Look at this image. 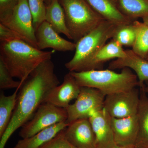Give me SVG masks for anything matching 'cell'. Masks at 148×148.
<instances>
[{
	"mask_svg": "<svg viewBox=\"0 0 148 148\" xmlns=\"http://www.w3.org/2000/svg\"><path fill=\"white\" fill-rule=\"evenodd\" d=\"M59 84L51 59L43 61L29 75L19 88L10 123L1 138L0 148L5 147L14 132L33 117L49 92Z\"/></svg>",
	"mask_w": 148,
	"mask_h": 148,
	"instance_id": "1",
	"label": "cell"
},
{
	"mask_svg": "<svg viewBox=\"0 0 148 148\" xmlns=\"http://www.w3.org/2000/svg\"><path fill=\"white\" fill-rule=\"evenodd\" d=\"M54 51H43L22 40L1 42L0 59L12 76L18 79L22 85L40 64L51 59Z\"/></svg>",
	"mask_w": 148,
	"mask_h": 148,
	"instance_id": "2",
	"label": "cell"
},
{
	"mask_svg": "<svg viewBox=\"0 0 148 148\" xmlns=\"http://www.w3.org/2000/svg\"><path fill=\"white\" fill-rule=\"evenodd\" d=\"M70 73L80 87L96 88L106 96L126 92L139 86L138 77L128 68L122 69L120 73L110 69Z\"/></svg>",
	"mask_w": 148,
	"mask_h": 148,
	"instance_id": "3",
	"label": "cell"
},
{
	"mask_svg": "<svg viewBox=\"0 0 148 148\" xmlns=\"http://www.w3.org/2000/svg\"><path fill=\"white\" fill-rule=\"evenodd\" d=\"M120 26L106 20L82 37L76 44L75 52L71 61L65 64L70 72H82L95 53L112 38Z\"/></svg>",
	"mask_w": 148,
	"mask_h": 148,
	"instance_id": "4",
	"label": "cell"
},
{
	"mask_svg": "<svg viewBox=\"0 0 148 148\" xmlns=\"http://www.w3.org/2000/svg\"><path fill=\"white\" fill-rule=\"evenodd\" d=\"M63 8L72 40L76 43L105 19L86 0H58Z\"/></svg>",
	"mask_w": 148,
	"mask_h": 148,
	"instance_id": "5",
	"label": "cell"
},
{
	"mask_svg": "<svg viewBox=\"0 0 148 148\" xmlns=\"http://www.w3.org/2000/svg\"><path fill=\"white\" fill-rule=\"evenodd\" d=\"M106 96L100 90L88 87H81L75 103L66 109L68 117L66 122L69 124L77 120L88 119L92 113L104 108Z\"/></svg>",
	"mask_w": 148,
	"mask_h": 148,
	"instance_id": "6",
	"label": "cell"
},
{
	"mask_svg": "<svg viewBox=\"0 0 148 148\" xmlns=\"http://www.w3.org/2000/svg\"><path fill=\"white\" fill-rule=\"evenodd\" d=\"M66 109L45 102L39 107L33 117L22 127L19 135L22 139L30 138L53 125L66 121Z\"/></svg>",
	"mask_w": 148,
	"mask_h": 148,
	"instance_id": "7",
	"label": "cell"
},
{
	"mask_svg": "<svg viewBox=\"0 0 148 148\" xmlns=\"http://www.w3.org/2000/svg\"><path fill=\"white\" fill-rule=\"evenodd\" d=\"M0 23L16 32L24 41L38 48L33 17L27 0H19L11 15Z\"/></svg>",
	"mask_w": 148,
	"mask_h": 148,
	"instance_id": "8",
	"label": "cell"
},
{
	"mask_svg": "<svg viewBox=\"0 0 148 148\" xmlns=\"http://www.w3.org/2000/svg\"><path fill=\"white\" fill-rule=\"evenodd\" d=\"M140 103V90L136 88L106 96L104 108L110 116L123 118L138 114Z\"/></svg>",
	"mask_w": 148,
	"mask_h": 148,
	"instance_id": "9",
	"label": "cell"
},
{
	"mask_svg": "<svg viewBox=\"0 0 148 148\" xmlns=\"http://www.w3.org/2000/svg\"><path fill=\"white\" fill-rule=\"evenodd\" d=\"M110 117L103 108L92 113L88 118L95 135L96 148H113L117 146Z\"/></svg>",
	"mask_w": 148,
	"mask_h": 148,
	"instance_id": "10",
	"label": "cell"
},
{
	"mask_svg": "<svg viewBox=\"0 0 148 148\" xmlns=\"http://www.w3.org/2000/svg\"><path fill=\"white\" fill-rule=\"evenodd\" d=\"M110 122L116 145L135 146L139 131L138 114L123 118L111 116Z\"/></svg>",
	"mask_w": 148,
	"mask_h": 148,
	"instance_id": "11",
	"label": "cell"
},
{
	"mask_svg": "<svg viewBox=\"0 0 148 148\" xmlns=\"http://www.w3.org/2000/svg\"><path fill=\"white\" fill-rule=\"evenodd\" d=\"M66 139L77 148H96L95 135L88 119L77 120L65 130Z\"/></svg>",
	"mask_w": 148,
	"mask_h": 148,
	"instance_id": "12",
	"label": "cell"
},
{
	"mask_svg": "<svg viewBox=\"0 0 148 148\" xmlns=\"http://www.w3.org/2000/svg\"><path fill=\"white\" fill-rule=\"evenodd\" d=\"M38 49L42 50L47 48L60 51L75 50L76 44L63 38L56 32L50 24L45 21L36 32Z\"/></svg>",
	"mask_w": 148,
	"mask_h": 148,
	"instance_id": "13",
	"label": "cell"
},
{
	"mask_svg": "<svg viewBox=\"0 0 148 148\" xmlns=\"http://www.w3.org/2000/svg\"><path fill=\"white\" fill-rule=\"evenodd\" d=\"M80 88L69 72L64 76L63 83L49 92L45 102L66 109L70 105L71 101L78 97Z\"/></svg>",
	"mask_w": 148,
	"mask_h": 148,
	"instance_id": "14",
	"label": "cell"
},
{
	"mask_svg": "<svg viewBox=\"0 0 148 148\" xmlns=\"http://www.w3.org/2000/svg\"><path fill=\"white\" fill-rule=\"evenodd\" d=\"M126 57L117 58L109 64L110 70L128 68L136 73L139 82V86L143 87L148 82V61L136 54L132 50H125Z\"/></svg>",
	"mask_w": 148,
	"mask_h": 148,
	"instance_id": "15",
	"label": "cell"
},
{
	"mask_svg": "<svg viewBox=\"0 0 148 148\" xmlns=\"http://www.w3.org/2000/svg\"><path fill=\"white\" fill-rule=\"evenodd\" d=\"M105 20L119 26L132 24L133 21L123 13L118 0H86Z\"/></svg>",
	"mask_w": 148,
	"mask_h": 148,
	"instance_id": "16",
	"label": "cell"
},
{
	"mask_svg": "<svg viewBox=\"0 0 148 148\" xmlns=\"http://www.w3.org/2000/svg\"><path fill=\"white\" fill-rule=\"evenodd\" d=\"M126 56L125 50L123 48L122 46L112 39L95 53L83 71L102 70L107 61L114 58H125Z\"/></svg>",
	"mask_w": 148,
	"mask_h": 148,
	"instance_id": "17",
	"label": "cell"
},
{
	"mask_svg": "<svg viewBox=\"0 0 148 148\" xmlns=\"http://www.w3.org/2000/svg\"><path fill=\"white\" fill-rule=\"evenodd\" d=\"M69 125L66 121L53 125L30 138L19 140L13 148H39L52 140L59 132L66 129Z\"/></svg>",
	"mask_w": 148,
	"mask_h": 148,
	"instance_id": "18",
	"label": "cell"
},
{
	"mask_svg": "<svg viewBox=\"0 0 148 148\" xmlns=\"http://www.w3.org/2000/svg\"><path fill=\"white\" fill-rule=\"evenodd\" d=\"M145 86L140 88V103L137 114L139 131L135 145L136 148H148V96Z\"/></svg>",
	"mask_w": 148,
	"mask_h": 148,
	"instance_id": "19",
	"label": "cell"
},
{
	"mask_svg": "<svg viewBox=\"0 0 148 148\" xmlns=\"http://www.w3.org/2000/svg\"><path fill=\"white\" fill-rule=\"evenodd\" d=\"M45 21L58 34H63L72 40L66 25L64 10L58 0H52L50 4L47 6Z\"/></svg>",
	"mask_w": 148,
	"mask_h": 148,
	"instance_id": "20",
	"label": "cell"
},
{
	"mask_svg": "<svg viewBox=\"0 0 148 148\" xmlns=\"http://www.w3.org/2000/svg\"><path fill=\"white\" fill-rule=\"evenodd\" d=\"M19 88L8 96L1 92L0 95V138L8 127L16 106Z\"/></svg>",
	"mask_w": 148,
	"mask_h": 148,
	"instance_id": "21",
	"label": "cell"
},
{
	"mask_svg": "<svg viewBox=\"0 0 148 148\" xmlns=\"http://www.w3.org/2000/svg\"><path fill=\"white\" fill-rule=\"evenodd\" d=\"M123 13L132 21L148 16V0H118Z\"/></svg>",
	"mask_w": 148,
	"mask_h": 148,
	"instance_id": "22",
	"label": "cell"
},
{
	"mask_svg": "<svg viewBox=\"0 0 148 148\" xmlns=\"http://www.w3.org/2000/svg\"><path fill=\"white\" fill-rule=\"evenodd\" d=\"M132 24L136 31V38L132 50L142 58H148V26L144 22L135 20Z\"/></svg>",
	"mask_w": 148,
	"mask_h": 148,
	"instance_id": "23",
	"label": "cell"
},
{
	"mask_svg": "<svg viewBox=\"0 0 148 148\" xmlns=\"http://www.w3.org/2000/svg\"><path fill=\"white\" fill-rule=\"evenodd\" d=\"M136 35V29L132 23L120 26L112 39L117 42L122 46L132 47L135 42Z\"/></svg>",
	"mask_w": 148,
	"mask_h": 148,
	"instance_id": "24",
	"label": "cell"
},
{
	"mask_svg": "<svg viewBox=\"0 0 148 148\" xmlns=\"http://www.w3.org/2000/svg\"><path fill=\"white\" fill-rule=\"evenodd\" d=\"M32 13L35 32L42 22L45 21L46 5L44 0H27Z\"/></svg>",
	"mask_w": 148,
	"mask_h": 148,
	"instance_id": "25",
	"label": "cell"
},
{
	"mask_svg": "<svg viewBox=\"0 0 148 148\" xmlns=\"http://www.w3.org/2000/svg\"><path fill=\"white\" fill-rule=\"evenodd\" d=\"M13 78L5 64L0 59V88L1 89L20 88L21 86V82L15 81Z\"/></svg>",
	"mask_w": 148,
	"mask_h": 148,
	"instance_id": "26",
	"label": "cell"
},
{
	"mask_svg": "<svg viewBox=\"0 0 148 148\" xmlns=\"http://www.w3.org/2000/svg\"><path fill=\"white\" fill-rule=\"evenodd\" d=\"M65 130L59 132L52 140L39 148H77L69 143L66 139Z\"/></svg>",
	"mask_w": 148,
	"mask_h": 148,
	"instance_id": "27",
	"label": "cell"
},
{
	"mask_svg": "<svg viewBox=\"0 0 148 148\" xmlns=\"http://www.w3.org/2000/svg\"><path fill=\"white\" fill-rule=\"evenodd\" d=\"M19 0H0V22L11 15Z\"/></svg>",
	"mask_w": 148,
	"mask_h": 148,
	"instance_id": "28",
	"label": "cell"
},
{
	"mask_svg": "<svg viewBox=\"0 0 148 148\" xmlns=\"http://www.w3.org/2000/svg\"><path fill=\"white\" fill-rule=\"evenodd\" d=\"M16 40H22L21 37L16 32L0 23V41H10Z\"/></svg>",
	"mask_w": 148,
	"mask_h": 148,
	"instance_id": "29",
	"label": "cell"
},
{
	"mask_svg": "<svg viewBox=\"0 0 148 148\" xmlns=\"http://www.w3.org/2000/svg\"><path fill=\"white\" fill-rule=\"evenodd\" d=\"M113 148H136L134 146H118L115 147Z\"/></svg>",
	"mask_w": 148,
	"mask_h": 148,
	"instance_id": "30",
	"label": "cell"
},
{
	"mask_svg": "<svg viewBox=\"0 0 148 148\" xmlns=\"http://www.w3.org/2000/svg\"><path fill=\"white\" fill-rule=\"evenodd\" d=\"M52 1V0H44L45 3V5H46V6L50 4Z\"/></svg>",
	"mask_w": 148,
	"mask_h": 148,
	"instance_id": "31",
	"label": "cell"
},
{
	"mask_svg": "<svg viewBox=\"0 0 148 148\" xmlns=\"http://www.w3.org/2000/svg\"><path fill=\"white\" fill-rule=\"evenodd\" d=\"M143 22L148 26V16H147V17H145V18H143Z\"/></svg>",
	"mask_w": 148,
	"mask_h": 148,
	"instance_id": "32",
	"label": "cell"
},
{
	"mask_svg": "<svg viewBox=\"0 0 148 148\" xmlns=\"http://www.w3.org/2000/svg\"><path fill=\"white\" fill-rule=\"evenodd\" d=\"M145 91L148 94V82H145Z\"/></svg>",
	"mask_w": 148,
	"mask_h": 148,
	"instance_id": "33",
	"label": "cell"
},
{
	"mask_svg": "<svg viewBox=\"0 0 148 148\" xmlns=\"http://www.w3.org/2000/svg\"><path fill=\"white\" fill-rule=\"evenodd\" d=\"M147 60L148 61V58H147Z\"/></svg>",
	"mask_w": 148,
	"mask_h": 148,
	"instance_id": "34",
	"label": "cell"
}]
</instances>
